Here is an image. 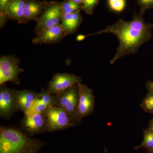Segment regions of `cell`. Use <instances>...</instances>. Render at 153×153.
<instances>
[{"label":"cell","mask_w":153,"mask_h":153,"mask_svg":"<svg viewBox=\"0 0 153 153\" xmlns=\"http://www.w3.org/2000/svg\"><path fill=\"white\" fill-rule=\"evenodd\" d=\"M25 0H12L7 8V14L9 20L17 21L22 24Z\"/></svg>","instance_id":"2e32d148"},{"label":"cell","mask_w":153,"mask_h":153,"mask_svg":"<svg viewBox=\"0 0 153 153\" xmlns=\"http://www.w3.org/2000/svg\"><path fill=\"white\" fill-rule=\"evenodd\" d=\"M48 2L38 0H25L22 24L26 25L31 20L36 21L47 7Z\"/></svg>","instance_id":"7c38bea8"},{"label":"cell","mask_w":153,"mask_h":153,"mask_svg":"<svg viewBox=\"0 0 153 153\" xmlns=\"http://www.w3.org/2000/svg\"><path fill=\"white\" fill-rule=\"evenodd\" d=\"M108 5L110 10L115 13L123 11L126 6V0H108Z\"/></svg>","instance_id":"ffe728a7"},{"label":"cell","mask_w":153,"mask_h":153,"mask_svg":"<svg viewBox=\"0 0 153 153\" xmlns=\"http://www.w3.org/2000/svg\"><path fill=\"white\" fill-rule=\"evenodd\" d=\"M45 114L47 117V132L58 131L76 126L62 107L49 106L45 111Z\"/></svg>","instance_id":"8992f818"},{"label":"cell","mask_w":153,"mask_h":153,"mask_svg":"<svg viewBox=\"0 0 153 153\" xmlns=\"http://www.w3.org/2000/svg\"><path fill=\"white\" fill-rule=\"evenodd\" d=\"M73 1L75 2V3H76V4L82 5L83 0H73Z\"/></svg>","instance_id":"83f0119b"},{"label":"cell","mask_w":153,"mask_h":153,"mask_svg":"<svg viewBox=\"0 0 153 153\" xmlns=\"http://www.w3.org/2000/svg\"><path fill=\"white\" fill-rule=\"evenodd\" d=\"M62 8L63 15L82 10V5L76 4L73 0H64L62 2Z\"/></svg>","instance_id":"ac0fdd59"},{"label":"cell","mask_w":153,"mask_h":153,"mask_svg":"<svg viewBox=\"0 0 153 153\" xmlns=\"http://www.w3.org/2000/svg\"><path fill=\"white\" fill-rule=\"evenodd\" d=\"M21 59L14 55H3L0 57V85L11 82L19 85V75L24 71L19 66Z\"/></svg>","instance_id":"277c9868"},{"label":"cell","mask_w":153,"mask_h":153,"mask_svg":"<svg viewBox=\"0 0 153 153\" xmlns=\"http://www.w3.org/2000/svg\"><path fill=\"white\" fill-rule=\"evenodd\" d=\"M139 5V13L143 15L148 10L153 9V0H136Z\"/></svg>","instance_id":"7402d4cb"},{"label":"cell","mask_w":153,"mask_h":153,"mask_svg":"<svg viewBox=\"0 0 153 153\" xmlns=\"http://www.w3.org/2000/svg\"><path fill=\"white\" fill-rule=\"evenodd\" d=\"M79 102L77 117L81 122L83 118L91 114L94 111L95 97L93 91L85 84H78Z\"/></svg>","instance_id":"ba28073f"},{"label":"cell","mask_w":153,"mask_h":153,"mask_svg":"<svg viewBox=\"0 0 153 153\" xmlns=\"http://www.w3.org/2000/svg\"><path fill=\"white\" fill-rule=\"evenodd\" d=\"M146 86L148 91L153 92V81L149 80L147 81L146 83Z\"/></svg>","instance_id":"d4e9b609"},{"label":"cell","mask_w":153,"mask_h":153,"mask_svg":"<svg viewBox=\"0 0 153 153\" xmlns=\"http://www.w3.org/2000/svg\"><path fill=\"white\" fill-rule=\"evenodd\" d=\"M153 28V23L145 22L143 14L135 13L131 21L126 22L119 19L104 30L85 36L110 33L117 37L119 44L115 55L110 61L111 64H113L126 55L137 53L140 47L152 38Z\"/></svg>","instance_id":"6da1fadb"},{"label":"cell","mask_w":153,"mask_h":153,"mask_svg":"<svg viewBox=\"0 0 153 153\" xmlns=\"http://www.w3.org/2000/svg\"><path fill=\"white\" fill-rule=\"evenodd\" d=\"M85 38V35H79L76 37V41H83Z\"/></svg>","instance_id":"484cf974"},{"label":"cell","mask_w":153,"mask_h":153,"mask_svg":"<svg viewBox=\"0 0 153 153\" xmlns=\"http://www.w3.org/2000/svg\"><path fill=\"white\" fill-rule=\"evenodd\" d=\"M140 148H146L151 151L153 150V131L149 127L144 130L142 143L135 149L137 150Z\"/></svg>","instance_id":"e0dca14e"},{"label":"cell","mask_w":153,"mask_h":153,"mask_svg":"<svg viewBox=\"0 0 153 153\" xmlns=\"http://www.w3.org/2000/svg\"><path fill=\"white\" fill-rule=\"evenodd\" d=\"M55 96L50 94L47 89L41 88L38 93L31 109L27 113L45 112L47 108L55 106Z\"/></svg>","instance_id":"5bb4252c"},{"label":"cell","mask_w":153,"mask_h":153,"mask_svg":"<svg viewBox=\"0 0 153 153\" xmlns=\"http://www.w3.org/2000/svg\"><path fill=\"white\" fill-rule=\"evenodd\" d=\"M63 16L62 2H48L46 8L36 21L34 32L36 34L60 24Z\"/></svg>","instance_id":"5b68a950"},{"label":"cell","mask_w":153,"mask_h":153,"mask_svg":"<svg viewBox=\"0 0 153 153\" xmlns=\"http://www.w3.org/2000/svg\"><path fill=\"white\" fill-rule=\"evenodd\" d=\"M16 89L7 87L4 84L0 85V116L10 120L17 110L15 104Z\"/></svg>","instance_id":"30bf717a"},{"label":"cell","mask_w":153,"mask_h":153,"mask_svg":"<svg viewBox=\"0 0 153 153\" xmlns=\"http://www.w3.org/2000/svg\"><path fill=\"white\" fill-rule=\"evenodd\" d=\"M46 144L16 128L0 126V153H39Z\"/></svg>","instance_id":"7a4b0ae2"},{"label":"cell","mask_w":153,"mask_h":153,"mask_svg":"<svg viewBox=\"0 0 153 153\" xmlns=\"http://www.w3.org/2000/svg\"><path fill=\"white\" fill-rule=\"evenodd\" d=\"M140 105L144 111L153 115V92L148 91Z\"/></svg>","instance_id":"d6986e66"},{"label":"cell","mask_w":153,"mask_h":153,"mask_svg":"<svg viewBox=\"0 0 153 153\" xmlns=\"http://www.w3.org/2000/svg\"><path fill=\"white\" fill-rule=\"evenodd\" d=\"M12 1V0H0V15H7V7Z\"/></svg>","instance_id":"603a6c76"},{"label":"cell","mask_w":153,"mask_h":153,"mask_svg":"<svg viewBox=\"0 0 153 153\" xmlns=\"http://www.w3.org/2000/svg\"><path fill=\"white\" fill-rule=\"evenodd\" d=\"M152 153H153V150L152 151Z\"/></svg>","instance_id":"f1b7e54d"},{"label":"cell","mask_w":153,"mask_h":153,"mask_svg":"<svg viewBox=\"0 0 153 153\" xmlns=\"http://www.w3.org/2000/svg\"><path fill=\"white\" fill-rule=\"evenodd\" d=\"M82 82V78L73 74L56 73L49 82L47 90L52 95L62 92Z\"/></svg>","instance_id":"9c48e42d"},{"label":"cell","mask_w":153,"mask_h":153,"mask_svg":"<svg viewBox=\"0 0 153 153\" xmlns=\"http://www.w3.org/2000/svg\"><path fill=\"white\" fill-rule=\"evenodd\" d=\"M149 127L153 131V118L149 122Z\"/></svg>","instance_id":"4316f807"},{"label":"cell","mask_w":153,"mask_h":153,"mask_svg":"<svg viewBox=\"0 0 153 153\" xmlns=\"http://www.w3.org/2000/svg\"><path fill=\"white\" fill-rule=\"evenodd\" d=\"M99 2V0H83L82 10L88 15H92L94 11Z\"/></svg>","instance_id":"44dd1931"},{"label":"cell","mask_w":153,"mask_h":153,"mask_svg":"<svg viewBox=\"0 0 153 153\" xmlns=\"http://www.w3.org/2000/svg\"><path fill=\"white\" fill-rule=\"evenodd\" d=\"M9 18L7 15H0V27L1 29L3 27L6 22L8 20H9Z\"/></svg>","instance_id":"cb8c5ba5"},{"label":"cell","mask_w":153,"mask_h":153,"mask_svg":"<svg viewBox=\"0 0 153 153\" xmlns=\"http://www.w3.org/2000/svg\"><path fill=\"white\" fill-rule=\"evenodd\" d=\"M55 96V106L62 107L65 110L74 124L76 126L80 123L77 117L79 102L78 85H74Z\"/></svg>","instance_id":"3957f363"},{"label":"cell","mask_w":153,"mask_h":153,"mask_svg":"<svg viewBox=\"0 0 153 153\" xmlns=\"http://www.w3.org/2000/svg\"><path fill=\"white\" fill-rule=\"evenodd\" d=\"M38 93L31 90H16L15 104L17 111L26 114L29 111L34 103Z\"/></svg>","instance_id":"4fadbf2b"},{"label":"cell","mask_w":153,"mask_h":153,"mask_svg":"<svg viewBox=\"0 0 153 153\" xmlns=\"http://www.w3.org/2000/svg\"><path fill=\"white\" fill-rule=\"evenodd\" d=\"M66 36L60 24L48 28L36 34L32 42L35 44L49 45L59 43Z\"/></svg>","instance_id":"8fae6325"},{"label":"cell","mask_w":153,"mask_h":153,"mask_svg":"<svg viewBox=\"0 0 153 153\" xmlns=\"http://www.w3.org/2000/svg\"><path fill=\"white\" fill-rule=\"evenodd\" d=\"M21 130L28 136L33 137L47 131L45 111L25 114L21 123Z\"/></svg>","instance_id":"52a82bcc"},{"label":"cell","mask_w":153,"mask_h":153,"mask_svg":"<svg viewBox=\"0 0 153 153\" xmlns=\"http://www.w3.org/2000/svg\"><path fill=\"white\" fill-rule=\"evenodd\" d=\"M82 18L80 11L62 16L60 22L66 36L73 35L76 33L82 24Z\"/></svg>","instance_id":"9a60e30c"}]
</instances>
